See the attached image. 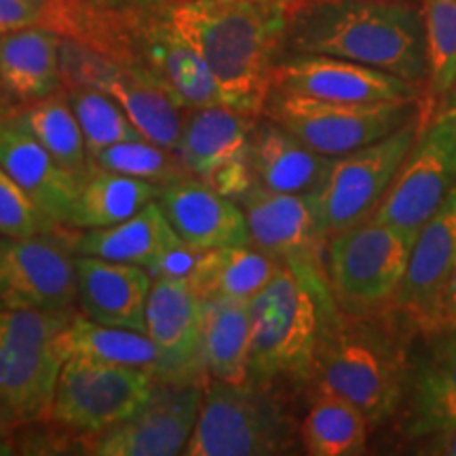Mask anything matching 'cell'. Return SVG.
I'll return each mask as SVG.
<instances>
[{"mask_svg": "<svg viewBox=\"0 0 456 456\" xmlns=\"http://www.w3.org/2000/svg\"><path fill=\"white\" fill-rule=\"evenodd\" d=\"M169 20L201 55L224 104L260 117L288 28L283 0H169Z\"/></svg>", "mask_w": 456, "mask_h": 456, "instance_id": "obj_1", "label": "cell"}, {"mask_svg": "<svg viewBox=\"0 0 456 456\" xmlns=\"http://www.w3.org/2000/svg\"><path fill=\"white\" fill-rule=\"evenodd\" d=\"M283 53L330 55L427 81L423 0H313L288 9Z\"/></svg>", "mask_w": 456, "mask_h": 456, "instance_id": "obj_2", "label": "cell"}, {"mask_svg": "<svg viewBox=\"0 0 456 456\" xmlns=\"http://www.w3.org/2000/svg\"><path fill=\"white\" fill-rule=\"evenodd\" d=\"M416 334L389 306L368 315L336 309L323 328L306 391L346 399L370 425H383L402 406Z\"/></svg>", "mask_w": 456, "mask_h": 456, "instance_id": "obj_3", "label": "cell"}, {"mask_svg": "<svg viewBox=\"0 0 456 456\" xmlns=\"http://www.w3.org/2000/svg\"><path fill=\"white\" fill-rule=\"evenodd\" d=\"M336 309L330 279H305L288 265L279 266L249 300V380L306 389L323 328Z\"/></svg>", "mask_w": 456, "mask_h": 456, "instance_id": "obj_4", "label": "cell"}, {"mask_svg": "<svg viewBox=\"0 0 456 456\" xmlns=\"http://www.w3.org/2000/svg\"><path fill=\"white\" fill-rule=\"evenodd\" d=\"M300 440V425L277 387L209 379L184 456L285 454Z\"/></svg>", "mask_w": 456, "mask_h": 456, "instance_id": "obj_5", "label": "cell"}, {"mask_svg": "<svg viewBox=\"0 0 456 456\" xmlns=\"http://www.w3.org/2000/svg\"><path fill=\"white\" fill-rule=\"evenodd\" d=\"M414 239L372 218L330 237L326 269L338 309L349 315L387 309L406 273Z\"/></svg>", "mask_w": 456, "mask_h": 456, "instance_id": "obj_6", "label": "cell"}, {"mask_svg": "<svg viewBox=\"0 0 456 456\" xmlns=\"http://www.w3.org/2000/svg\"><path fill=\"white\" fill-rule=\"evenodd\" d=\"M72 313L0 306V402L21 425L49 416L61 359L57 336Z\"/></svg>", "mask_w": 456, "mask_h": 456, "instance_id": "obj_7", "label": "cell"}, {"mask_svg": "<svg viewBox=\"0 0 456 456\" xmlns=\"http://www.w3.org/2000/svg\"><path fill=\"white\" fill-rule=\"evenodd\" d=\"M420 100L349 104L271 91L265 114L326 157L349 155L419 117Z\"/></svg>", "mask_w": 456, "mask_h": 456, "instance_id": "obj_8", "label": "cell"}, {"mask_svg": "<svg viewBox=\"0 0 456 456\" xmlns=\"http://www.w3.org/2000/svg\"><path fill=\"white\" fill-rule=\"evenodd\" d=\"M456 188V108H446L416 135L383 201L370 216L416 237Z\"/></svg>", "mask_w": 456, "mask_h": 456, "instance_id": "obj_9", "label": "cell"}, {"mask_svg": "<svg viewBox=\"0 0 456 456\" xmlns=\"http://www.w3.org/2000/svg\"><path fill=\"white\" fill-rule=\"evenodd\" d=\"M157 385L155 370L68 357L57 374L51 423L91 436L134 414Z\"/></svg>", "mask_w": 456, "mask_h": 456, "instance_id": "obj_10", "label": "cell"}, {"mask_svg": "<svg viewBox=\"0 0 456 456\" xmlns=\"http://www.w3.org/2000/svg\"><path fill=\"white\" fill-rule=\"evenodd\" d=\"M419 131L416 117L387 138L332 159L326 180L313 195L323 237L330 239L374 214Z\"/></svg>", "mask_w": 456, "mask_h": 456, "instance_id": "obj_11", "label": "cell"}, {"mask_svg": "<svg viewBox=\"0 0 456 456\" xmlns=\"http://www.w3.org/2000/svg\"><path fill=\"white\" fill-rule=\"evenodd\" d=\"M60 228V226H57ZM57 228L38 235H0V306L13 311L72 313L78 305L77 256Z\"/></svg>", "mask_w": 456, "mask_h": 456, "instance_id": "obj_12", "label": "cell"}, {"mask_svg": "<svg viewBox=\"0 0 456 456\" xmlns=\"http://www.w3.org/2000/svg\"><path fill=\"white\" fill-rule=\"evenodd\" d=\"M258 118L224 104L186 110L178 155L188 175L239 201L256 184L252 131Z\"/></svg>", "mask_w": 456, "mask_h": 456, "instance_id": "obj_13", "label": "cell"}, {"mask_svg": "<svg viewBox=\"0 0 456 456\" xmlns=\"http://www.w3.org/2000/svg\"><path fill=\"white\" fill-rule=\"evenodd\" d=\"M208 383L157 380L142 406L104 431L83 436V448L95 456H174L184 452Z\"/></svg>", "mask_w": 456, "mask_h": 456, "instance_id": "obj_14", "label": "cell"}, {"mask_svg": "<svg viewBox=\"0 0 456 456\" xmlns=\"http://www.w3.org/2000/svg\"><path fill=\"white\" fill-rule=\"evenodd\" d=\"M249 239L302 277H328L326 243L313 195L277 192L254 184L239 199Z\"/></svg>", "mask_w": 456, "mask_h": 456, "instance_id": "obj_15", "label": "cell"}, {"mask_svg": "<svg viewBox=\"0 0 456 456\" xmlns=\"http://www.w3.org/2000/svg\"><path fill=\"white\" fill-rule=\"evenodd\" d=\"M397 419L408 440H429L456 427V326L414 336Z\"/></svg>", "mask_w": 456, "mask_h": 456, "instance_id": "obj_16", "label": "cell"}, {"mask_svg": "<svg viewBox=\"0 0 456 456\" xmlns=\"http://www.w3.org/2000/svg\"><path fill=\"white\" fill-rule=\"evenodd\" d=\"M271 91L309 95V98L380 104L423 98V85L410 83L379 68L330 55H279L273 68Z\"/></svg>", "mask_w": 456, "mask_h": 456, "instance_id": "obj_17", "label": "cell"}, {"mask_svg": "<svg viewBox=\"0 0 456 456\" xmlns=\"http://www.w3.org/2000/svg\"><path fill=\"white\" fill-rule=\"evenodd\" d=\"M146 334L157 349V380L208 383L203 363V300L184 279H152Z\"/></svg>", "mask_w": 456, "mask_h": 456, "instance_id": "obj_18", "label": "cell"}, {"mask_svg": "<svg viewBox=\"0 0 456 456\" xmlns=\"http://www.w3.org/2000/svg\"><path fill=\"white\" fill-rule=\"evenodd\" d=\"M127 68L152 78L184 110L224 104L201 55L180 37L169 20V0L142 28ZM226 106V104H224Z\"/></svg>", "mask_w": 456, "mask_h": 456, "instance_id": "obj_19", "label": "cell"}, {"mask_svg": "<svg viewBox=\"0 0 456 456\" xmlns=\"http://www.w3.org/2000/svg\"><path fill=\"white\" fill-rule=\"evenodd\" d=\"M456 271V188L442 208L425 222L414 239L412 252L389 309L423 332Z\"/></svg>", "mask_w": 456, "mask_h": 456, "instance_id": "obj_20", "label": "cell"}, {"mask_svg": "<svg viewBox=\"0 0 456 456\" xmlns=\"http://www.w3.org/2000/svg\"><path fill=\"white\" fill-rule=\"evenodd\" d=\"M0 167L55 226L70 228L81 184L7 110L0 112Z\"/></svg>", "mask_w": 456, "mask_h": 456, "instance_id": "obj_21", "label": "cell"}, {"mask_svg": "<svg viewBox=\"0 0 456 456\" xmlns=\"http://www.w3.org/2000/svg\"><path fill=\"white\" fill-rule=\"evenodd\" d=\"M157 201L182 241L199 252L252 243L239 201L220 195L195 178L161 186Z\"/></svg>", "mask_w": 456, "mask_h": 456, "instance_id": "obj_22", "label": "cell"}, {"mask_svg": "<svg viewBox=\"0 0 456 456\" xmlns=\"http://www.w3.org/2000/svg\"><path fill=\"white\" fill-rule=\"evenodd\" d=\"M78 306L106 326L146 332L152 277L144 266L77 254Z\"/></svg>", "mask_w": 456, "mask_h": 456, "instance_id": "obj_23", "label": "cell"}, {"mask_svg": "<svg viewBox=\"0 0 456 456\" xmlns=\"http://www.w3.org/2000/svg\"><path fill=\"white\" fill-rule=\"evenodd\" d=\"M332 157L313 151L292 131L266 117L252 131V169L256 184L277 192L315 195L326 180Z\"/></svg>", "mask_w": 456, "mask_h": 456, "instance_id": "obj_24", "label": "cell"}, {"mask_svg": "<svg viewBox=\"0 0 456 456\" xmlns=\"http://www.w3.org/2000/svg\"><path fill=\"white\" fill-rule=\"evenodd\" d=\"M61 37L49 28L30 26L0 34V83L17 104H32L61 87Z\"/></svg>", "mask_w": 456, "mask_h": 456, "instance_id": "obj_25", "label": "cell"}, {"mask_svg": "<svg viewBox=\"0 0 456 456\" xmlns=\"http://www.w3.org/2000/svg\"><path fill=\"white\" fill-rule=\"evenodd\" d=\"M178 241L180 235L169 224L161 205L151 201L138 214L118 224L83 231V235L74 237V249L77 254L127 262L148 271Z\"/></svg>", "mask_w": 456, "mask_h": 456, "instance_id": "obj_26", "label": "cell"}, {"mask_svg": "<svg viewBox=\"0 0 456 456\" xmlns=\"http://www.w3.org/2000/svg\"><path fill=\"white\" fill-rule=\"evenodd\" d=\"M281 265L254 243L224 245L199 256L188 283L201 300L249 302L271 283Z\"/></svg>", "mask_w": 456, "mask_h": 456, "instance_id": "obj_27", "label": "cell"}, {"mask_svg": "<svg viewBox=\"0 0 456 456\" xmlns=\"http://www.w3.org/2000/svg\"><path fill=\"white\" fill-rule=\"evenodd\" d=\"M252 319L245 300H203V363L208 376L249 383Z\"/></svg>", "mask_w": 456, "mask_h": 456, "instance_id": "obj_28", "label": "cell"}, {"mask_svg": "<svg viewBox=\"0 0 456 456\" xmlns=\"http://www.w3.org/2000/svg\"><path fill=\"white\" fill-rule=\"evenodd\" d=\"M159 192H161V186L152 182L91 165L87 178L78 186L70 228L72 231H78V228L94 231V228L118 224L138 214L151 201H157Z\"/></svg>", "mask_w": 456, "mask_h": 456, "instance_id": "obj_29", "label": "cell"}, {"mask_svg": "<svg viewBox=\"0 0 456 456\" xmlns=\"http://www.w3.org/2000/svg\"><path fill=\"white\" fill-rule=\"evenodd\" d=\"M61 359L83 357L91 362L129 368H157V349L146 332L106 326L83 313L70 315L57 336Z\"/></svg>", "mask_w": 456, "mask_h": 456, "instance_id": "obj_30", "label": "cell"}, {"mask_svg": "<svg viewBox=\"0 0 456 456\" xmlns=\"http://www.w3.org/2000/svg\"><path fill=\"white\" fill-rule=\"evenodd\" d=\"M7 112L47 148L55 161L78 184L87 178L91 171L87 142H85L81 123H78L66 94L57 91L49 98L13 108V110Z\"/></svg>", "mask_w": 456, "mask_h": 456, "instance_id": "obj_31", "label": "cell"}, {"mask_svg": "<svg viewBox=\"0 0 456 456\" xmlns=\"http://www.w3.org/2000/svg\"><path fill=\"white\" fill-rule=\"evenodd\" d=\"M427 81L420 98V129L446 110L456 87V0H423Z\"/></svg>", "mask_w": 456, "mask_h": 456, "instance_id": "obj_32", "label": "cell"}, {"mask_svg": "<svg viewBox=\"0 0 456 456\" xmlns=\"http://www.w3.org/2000/svg\"><path fill=\"white\" fill-rule=\"evenodd\" d=\"M370 420L346 399L313 393L300 423V444L311 456H355L368 448Z\"/></svg>", "mask_w": 456, "mask_h": 456, "instance_id": "obj_33", "label": "cell"}, {"mask_svg": "<svg viewBox=\"0 0 456 456\" xmlns=\"http://www.w3.org/2000/svg\"><path fill=\"white\" fill-rule=\"evenodd\" d=\"M89 159L95 167L152 182L159 186L191 178L178 151H169L146 138L106 146L89 155Z\"/></svg>", "mask_w": 456, "mask_h": 456, "instance_id": "obj_34", "label": "cell"}, {"mask_svg": "<svg viewBox=\"0 0 456 456\" xmlns=\"http://www.w3.org/2000/svg\"><path fill=\"white\" fill-rule=\"evenodd\" d=\"M66 95L81 123L89 155L118 142L144 138L125 114L121 104L106 91L95 87H70L66 89Z\"/></svg>", "mask_w": 456, "mask_h": 456, "instance_id": "obj_35", "label": "cell"}, {"mask_svg": "<svg viewBox=\"0 0 456 456\" xmlns=\"http://www.w3.org/2000/svg\"><path fill=\"white\" fill-rule=\"evenodd\" d=\"M57 228L20 184L0 167V235H38Z\"/></svg>", "mask_w": 456, "mask_h": 456, "instance_id": "obj_36", "label": "cell"}, {"mask_svg": "<svg viewBox=\"0 0 456 456\" xmlns=\"http://www.w3.org/2000/svg\"><path fill=\"white\" fill-rule=\"evenodd\" d=\"M51 0H0V34L43 26Z\"/></svg>", "mask_w": 456, "mask_h": 456, "instance_id": "obj_37", "label": "cell"}, {"mask_svg": "<svg viewBox=\"0 0 456 456\" xmlns=\"http://www.w3.org/2000/svg\"><path fill=\"white\" fill-rule=\"evenodd\" d=\"M203 252L191 248V245L180 239L174 248L167 249V252L161 256V260H159L157 265H152L151 269H148V273H151L152 279L167 277V279H184V281H188L192 275V271H195L199 256Z\"/></svg>", "mask_w": 456, "mask_h": 456, "instance_id": "obj_38", "label": "cell"}, {"mask_svg": "<svg viewBox=\"0 0 456 456\" xmlns=\"http://www.w3.org/2000/svg\"><path fill=\"white\" fill-rule=\"evenodd\" d=\"M450 326H456V271L452 273V277H450L446 288H444L440 300H437L436 305V311H433L431 326L427 330L450 328Z\"/></svg>", "mask_w": 456, "mask_h": 456, "instance_id": "obj_39", "label": "cell"}, {"mask_svg": "<svg viewBox=\"0 0 456 456\" xmlns=\"http://www.w3.org/2000/svg\"><path fill=\"white\" fill-rule=\"evenodd\" d=\"M429 440H431L429 452L456 456V427L446 433H442V436H433Z\"/></svg>", "mask_w": 456, "mask_h": 456, "instance_id": "obj_40", "label": "cell"}, {"mask_svg": "<svg viewBox=\"0 0 456 456\" xmlns=\"http://www.w3.org/2000/svg\"><path fill=\"white\" fill-rule=\"evenodd\" d=\"M21 423L17 420V416L0 402V436H13V431Z\"/></svg>", "mask_w": 456, "mask_h": 456, "instance_id": "obj_41", "label": "cell"}, {"mask_svg": "<svg viewBox=\"0 0 456 456\" xmlns=\"http://www.w3.org/2000/svg\"><path fill=\"white\" fill-rule=\"evenodd\" d=\"M11 454H17L15 442L11 440L9 436H0V456H11Z\"/></svg>", "mask_w": 456, "mask_h": 456, "instance_id": "obj_42", "label": "cell"}, {"mask_svg": "<svg viewBox=\"0 0 456 456\" xmlns=\"http://www.w3.org/2000/svg\"><path fill=\"white\" fill-rule=\"evenodd\" d=\"M283 3H285V9H292V7H298V4L313 3V0H283Z\"/></svg>", "mask_w": 456, "mask_h": 456, "instance_id": "obj_43", "label": "cell"}, {"mask_svg": "<svg viewBox=\"0 0 456 456\" xmlns=\"http://www.w3.org/2000/svg\"><path fill=\"white\" fill-rule=\"evenodd\" d=\"M448 108H456V87L452 91V98H450V102H448Z\"/></svg>", "mask_w": 456, "mask_h": 456, "instance_id": "obj_44", "label": "cell"}, {"mask_svg": "<svg viewBox=\"0 0 456 456\" xmlns=\"http://www.w3.org/2000/svg\"><path fill=\"white\" fill-rule=\"evenodd\" d=\"M3 98H4V89H3V83H0V104H3Z\"/></svg>", "mask_w": 456, "mask_h": 456, "instance_id": "obj_45", "label": "cell"}, {"mask_svg": "<svg viewBox=\"0 0 456 456\" xmlns=\"http://www.w3.org/2000/svg\"><path fill=\"white\" fill-rule=\"evenodd\" d=\"M91 3H104V0H91Z\"/></svg>", "mask_w": 456, "mask_h": 456, "instance_id": "obj_46", "label": "cell"}, {"mask_svg": "<svg viewBox=\"0 0 456 456\" xmlns=\"http://www.w3.org/2000/svg\"><path fill=\"white\" fill-rule=\"evenodd\" d=\"M171 3H175V0H171Z\"/></svg>", "mask_w": 456, "mask_h": 456, "instance_id": "obj_47", "label": "cell"}]
</instances>
